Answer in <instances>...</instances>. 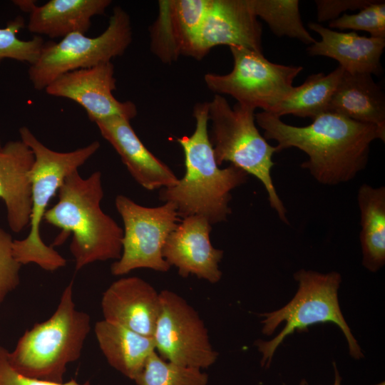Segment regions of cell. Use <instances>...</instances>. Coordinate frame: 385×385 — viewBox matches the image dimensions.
Segmentation results:
<instances>
[{
    "label": "cell",
    "mask_w": 385,
    "mask_h": 385,
    "mask_svg": "<svg viewBox=\"0 0 385 385\" xmlns=\"http://www.w3.org/2000/svg\"><path fill=\"white\" fill-rule=\"evenodd\" d=\"M208 103L209 135L218 165L229 162L264 185L271 207L281 221L289 225L287 209L278 195L271 176L276 146L268 143L255 125V109L236 103L231 107L222 95Z\"/></svg>",
    "instance_id": "obj_6"
},
{
    "label": "cell",
    "mask_w": 385,
    "mask_h": 385,
    "mask_svg": "<svg viewBox=\"0 0 385 385\" xmlns=\"http://www.w3.org/2000/svg\"><path fill=\"white\" fill-rule=\"evenodd\" d=\"M233 68L225 75L208 73L204 81L215 94L233 97L242 106L272 112L292 91L301 66L272 63L262 53L230 47Z\"/></svg>",
    "instance_id": "obj_9"
},
{
    "label": "cell",
    "mask_w": 385,
    "mask_h": 385,
    "mask_svg": "<svg viewBox=\"0 0 385 385\" xmlns=\"http://www.w3.org/2000/svg\"><path fill=\"white\" fill-rule=\"evenodd\" d=\"M132 41L129 14L115 6L106 29L99 36H86L73 33L58 42L44 43L38 58L29 68V78L34 88L41 91L61 76L88 68L122 56Z\"/></svg>",
    "instance_id": "obj_8"
},
{
    "label": "cell",
    "mask_w": 385,
    "mask_h": 385,
    "mask_svg": "<svg viewBox=\"0 0 385 385\" xmlns=\"http://www.w3.org/2000/svg\"><path fill=\"white\" fill-rule=\"evenodd\" d=\"M334 369H335V379H334V383L333 385H341V381H342V377L340 376L339 374V371H337V367H336V365L334 364ZM376 385H384V383H380L379 384H376Z\"/></svg>",
    "instance_id": "obj_33"
},
{
    "label": "cell",
    "mask_w": 385,
    "mask_h": 385,
    "mask_svg": "<svg viewBox=\"0 0 385 385\" xmlns=\"http://www.w3.org/2000/svg\"><path fill=\"white\" fill-rule=\"evenodd\" d=\"M212 225L197 215L183 218L169 235L163 248V256L170 267L178 268L183 277L190 274L210 283L222 277L219 263L223 251L215 248L210 238Z\"/></svg>",
    "instance_id": "obj_14"
},
{
    "label": "cell",
    "mask_w": 385,
    "mask_h": 385,
    "mask_svg": "<svg viewBox=\"0 0 385 385\" xmlns=\"http://www.w3.org/2000/svg\"><path fill=\"white\" fill-rule=\"evenodd\" d=\"M262 36V25L250 0H209L188 56L201 60L220 45L263 53Z\"/></svg>",
    "instance_id": "obj_12"
},
{
    "label": "cell",
    "mask_w": 385,
    "mask_h": 385,
    "mask_svg": "<svg viewBox=\"0 0 385 385\" xmlns=\"http://www.w3.org/2000/svg\"><path fill=\"white\" fill-rule=\"evenodd\" d=\"M58 192V202L47 210L43 220L62 230L58 242L63 235H72L69 248L76 270L95 262L118 260L123 230L101 207V173L84 178L75 170L66 176Z\"/></svg>",
    "instance_id": "obj_3"
},
{
    "label": "cell",
    "mask_w": 385,
    "mask_h": 385,
    "mask_svg": "<svg viewBox=\"0 0 385 385\" xmlns=\"http://www.w3.org/2000/svg\"><path fill=\"white\" fill-rule=\"evenodd\" d=\"M308 27L321 37V40L307 47L309 55L333 58L349 73H382L381 57L385 38L360 36L354 31H337L314 22L309 23Z\"/></svg>",
    "instance_id": "obj_19"
},
{
    "label": "cell",
    "mask_w": 385,
    "mask_h": 385,
    "mask_svg": "<svg viewBox=\"0 0 385 385\" xmlns=\"http://www.w3.org/2000/svg\"><path fill=\"white\" fill-rule=\"evenodd\" d=\"M13 242L11 234L0 227V304L20 283L22 265L14 256Z\"/></svg>",
    "instance_id": "obj_29"
},
{
    "label": "cell",
    "mask_w": 385,
    "mask_h": 385,
    "mask_svg": "<svg viewBox=\"0 0 385 385\" xmlns=\"http://www.w3.org/2000/svg\"><path fill=\"white\" fill-rule=\"evenodd\" d=\"M374 0H316L317 21H331L346 10L362 9Z\"/></svg>",
    "instance_id": "obj_31"
},
{
    "label": "cell",
    "mask_w": 385,
    "mask_h": 385,
    "mask_svg": "<svg viewBox=\"0 0 385 385\" xmlns=\"http://www.w3.org/2000/svg\"><path fill=\"white\" fill-rule=\"evenodd\" d=\"M103 138L120 155L134 180L148 190L175 185L179 179L172 170L144 145L130 120L112 117L95 123Z\"/></svg>",
    "instance_id": "obj_17"
},
{
    "label": "cell",
    "mask_w": 385,
    "mask_h": 385,
    "mask_svg": "<svg viewBox=\"0 0 385 385\" xmlns=\"http://www.w3.org/2000/svg\"><path fill=\"white\" fill-rule=\"evenodd\" d=\"M116 210L124 228L122 252L111 266V272L121 276L140 268L166 272L170 267L163 256V248L169 235L180 222L176 206L171 202L150 207L119 195Z\"/></svg>",
    "instance_id": "obj_10"
},
{
    "label": "cell",
    "mask_w": 385,
    "mask_h": 385,
    "mask_svg": "<svg viewBox=\"0 0 385 385\" xmlns=\"http://www.w3.org/2000/svg\"><path fill=\"white\" fill-rule=\"evenodd\" d=\"M103 319L152 337L160 308V292L138 277H122L103 293Z\"/></svg>",
    "instance_id": "obj_16"
},
{
    "label": "cell",
    "mask_w": 385,
    "mask_h": 385,
    "mask_svg": "<svg viewBox=\"0 0 385 385\" xmlns=\"http://www.w3.org/2000/svg\"><path fill=\"white\" fill-rule=\"evenodd\" d=\"M91 328L90 315L76 308L71 280L51 317L25 331L8 352L9 361L25 376L63 383L67 366L80 358Z\"/></svg>",
    "instance_id": "obj_4"
},
{
    "label": "cell",
    "mask_w": 385,
    "mask_h": 385,
    "mask_svg": "<svg viewBox=\"0 0 385 385\" xmlns=\"http://www.w3.org/2000/svg\"><path fill=\"white\" fill-rule=\"evenodd\" d=\"M328 111L385 130V95L369 73L344 71Z\"/></svg>",
    "instance_id": "obj_21"
},
{
    "label": "cell",
    "mask_w": 385,
    "mask_h": 385,
    "mask_svg": "<svg viewBox=\"0 0 385 385\" xmlns=\"http://www.w3.org/2000/svg\"><path fill=\"white\" fill-rule=\"evenodd\" d=\"M266 140H274L278 153L296 148L308 156L301 164L319 183L335 185L349 182L365 169L371 143L385 141V130L327 111L307 126H294L262 111L255 115Z\"/></svg>",
    "instance_id": "obj_1"
},
{
    "label": "cell",
    "mask_w": 385,
    "mask_h": 385,
    "mask_svg": "<svg viewBox=\"0 0 385 385\" xmlns=\"http://www.w3.org/2000/svg\"><path fill=\"white\" fill-rule=\"evenodd\" d=\"M201 370L166 361L154 351L133 381L137 385H207L208 375Z\"/></svg>",
    "instance_id": "obj_26"
},
{
    "label": "cell",
    "mask_w": 385,
    "mask_h": 385,
    "mask_svg": "<svg viewBox=\"0 0 385 385\" xmlns=\"http://www.w3.org/2000/svg\"><path fill=\"white\" fill-rule=\"evenodd\" d=\"M115 83L114 66L111 61L66 73L45 91L50 96L75 101L94 123L112 117L130 120L137 115L136 106L130 101H120L114 97Z\"/></svg>",
    "instance_id": "obj_13"
},
{
    "label": "cell",
    "mask_w": 385,
    "mask_h": 385,
    "mask_svg": "<svg viewBox=\"0 0 385 385\" xmlns=\"http://www.w3.org/2000/svg\"><path fill=\"white\" fill-rule=\"evenodd\" d=\"M209 0H160L150 27V48L164 63L188 53Z\"/></svg>",
    "instance_id": "obj_15"
},
{
    "label": "cell",
    "mask_w": 385,
    "mask_h": 385,
    "mask_svg": "<svg viewBox=\"0 0 385 385\" xmlns=\"http://www.w3.org/2000/svg\"><path fill=\"white\" fill-rule=\"evenodd\" d=\"M192 111L194 133L177 139L183 150L185 173L175 185L160 189L159 199L173 202L182 219L197 215L213 225L227 220L231 192L246 183L248 175L233 165L222 169L217 164L207 130L208 103H197Z\"/></svg>",
    "instance_id": "obj_2"
},
{
    "label": "cell",
    "mask_w": 385,
    "mask_h": 385,
    "mask_svg": "<svg viewBox=\"0 0 385 385\" xmlns=\"http://www.w3.org/2000/svg\"><path fill=\"white\" fill-rule=\"evenodd\" d=\"M21 140L33 151L34 163L31 173V211L30 230L22 240H14L13 252L21 265L34 263L53 272L66 264L52 247L46 245L40 227L48 203L68 175L82 166L99 149L98 141L68 152L53 150L43 144L26 126L19 130Z\"/></svg>",
    "instance_id": "obj_5"
},
{
    "label": "cell",
    "mask_w": 385,
    "mask_h": 385,
    "mask_svg": "<svg viewBox=\"0 0 385 385\" xmlns=\"http://www.w3.org/2000/svg\"><path fill=\"white\" fill-rule=\"evenodd\" d=\"M160 308L153 339L155 351L170 362L200 369L211 366L218 353L195 309L181 296L160 292Z\"/></svg>",
    "instance_id": "obj_11"
},
{
    "label": "cell",
    "mask_w": 385,
    "mask_h": 385,
    "mask_svg": "<svg viewBox=\"0 0 385 385\" xmlns=\"http://www.w3.org/2000/svg\"><path fill=\"white\" fill-rule=\"evenodd\" d=\"M8 352L6 348L0 346V385H91L89 381L79 383L75 379L56 384L29 377L11 365Z\"/></svg>",
    "instance_id": "obj_30"
},
{
    "label": "cell",
    "mask_w": 385,
    "mask_h": 385,
    "mask_svg": "<svg viewBox=\"0 0 385 385\" xmlns=\"http://www.w3.org/2000/svg\"><path fill=\"white\" fill-rule=\"evenodd\" d=\"M299 289L294 298L282 308L260 314L265 319L262 333L270 335L278 325L285 322V326L274 339L257 341L256 345L262 354V366H269L279 345L294 331H304L308 327L324 322H333L343 332L348 343L350 355L354 359L363 357L360 346L346 322L338 301V289L341 275L336 272L320 273L300 270L294 273Z\"/></svg>",
    "instance_id": "obj_7"
},
{
    "label": "cell",
    "mask_w": 385,
    "mask_h": 385,
    "mask_svg": "<svg viewBox=\"0 0 385 385\" xmlns=\"http://www.w3.org/2000/svg\"><path fill=\"white\" fill-rule=\"evenodd\" d=\"M14 4L19 6V8L24 11L30 13L34 7L36 6L34 1H27V0H18L13 1Z\"/></svg>",
    "instance_id": "obj_32"
},
{
    "label": "cell",
    "mask_w": 385,
    "mask_h": 385,
    "mask_svg": "<svg viewBox=\"0 0 385 385\" xmlns=\"http://www.w3.org/2000/svg\"><path fill=\"white\" fill-rule=\"evenodd\" d=\"M254 13L261 18L278 37L287 36L305 44L315 39L304 27L298 0H250Z\"/></svg>",
    "instance_id": "obj_25"
},
{
    "label": "cell",
    "mask_w": 385,
    "mask_h": 385,
    "mask_svg": "<svg viewBox=\"0 0 385 385\" xmlns=\"http://www.w3.org/2000/svg\"><path fill=\"white\" fill-rule=\"evenodd\" d=\"M24 27V18L18 16L0 28V64L9 58L32 65L38 58L45 42L39 36L26 41L19 38L17 34Z\"/></svg>",
    "instance_id": "obj_27"
},
{
    "label": "cell",
    "mask_w": 385,
    "mask_h": 385,
    "mask_svg": "<svg viewBox=\"0 0 385 385\" xmlns=\"http://www.w3.org/2000/svg\"><path fill=\"white\" fill-rule=\"evenodd\" d=\"M343 73L344 69L339 66L328 74L318 73L308 76L302 84L294 86L270 113L279 118L293 115L312 120L328 111Z\"/></svg>",
    "instance_id": "obj_24"
},
{
    "label": "cell",
    "mask_w": 385,
    "mask_h": 385,
    "mask_svg": "<svg viewBox=\"0 0 385 385\" xmlns=\"http://www.w3.org/2000/svg\"><path fill=\"white\" fill-rule=\"evenodd\" d=\"M329 27L342 31H364L369 33L372 37L385 38L384 1L374 0L357 14H344L329 21Z\"/></svg>",
    "instance_id": "obj_28"
},
{
    "label": "cell",
    "mask_w": 385,
    "mask_h": 385,
    "mask_svg": "<svg viewBox=\"0 0 385 385\" xmlns=\"http://www.w3.org/2000/svg\"><path fill=\"white\" fill-rule=\"evenodd\" d=\"M111 4V0H51L34 7L27 28L31 33L52 38L77 32L85 34L92 17L103 14Z\"/></svg>",
    "instance_id": "obj_20"
},
{
    "label": "cell",
    "mask_w": 385,
    "mask_h": 385,
    "mask_svg": "<svg viewBox=\"0 0 385 385\" xmlns=\"http://www.w3.org/2000/svg\"><path fill=\"white\" fill-rule=\"evenodd\" d=\"M94 333L109 365L132 380L155 351L152 337L142 335L105 319L95 324Z\"/></svg>",
    "instance_id": "obj_22"
},
{
    "label": "cell",
    "mask_w": 385,
    "mask_h": 385,
    "mask_svg": "<svg viewBox=\"0 0 385 385\" xmlns=\"http://www.w3.org/2000/svg\"><path fill=\"white\" fill-rule=\"evenodd\" d=\"M357 202L362 263L365 268L376 272L385 264V187L362 184L358 190Z\"/></svg>",
    "instance_id": "obj_23"
},
{
    "label": "cell",
    "mask_w": 385,
    "mask_h": 385,
    "mask_svg": "<svg viewBox=\"0 0 385 385\" xmlns=\"http://www.w3.org/2000/svg\"><path fill=\"white\" fill-rule=\"evenodd\" d=\"M31 149L21 140H0V199L6 206L8 225L19 233L29 226L31 211Z\"/></svg>",
    "instance_id": "obj_18"
}]
</instances>
